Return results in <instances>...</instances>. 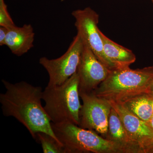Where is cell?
Returning a JSON list of instances; mask_svg holds the SVG:
<instances>
[{"instance_id":"obj_1","label":"cell","mask_w":153,"mask_h":153,"mask_svg":"<svg viewBox=\"0 0 153 153\" xmlns=\"http://www.w3.org/2000/svg\"><path fill=\"white\" fill-rule=\"evenodd\" d=\"M2 82L6 89L0 94L3 114L16 118L34 139L38 133L44 132L58 141L52 129V122L41 104V87L24 81L13 83L2 79Z\"/></svg>"},{"instance_id":"obj_2","label":"cell","mask_w":153,"mask_h":153,"mask_svg":"<svg viewBox=\"0 0 153 153\" xmlns=\"http://www.w3.org/2000/svg\"><path fill=\"white\" fill-rule=\"evenodd\" d=\"M153 79V66L136 69L114 68L92 92L108 101L121 102L147 93Z\"/></svg>"},{"instance_id":"obj_3","label":"cell","mask_w":153,"mask_h":153,"mask_svg":"<svg viewBox=\"0 0 153 153\" xmlns=\"http://www.w3.org/2000/svg\"><path fill=\"white\" fill-rule=\"evenodd\" d=\"M79 97V78L76 72L61 85H47L42 100L52 123L71 122L79 126L82 105Z\"/></svg>"},{"instance_id":"obj_4","label":"cell","mask_w":153,"mask_h":153,"mask_svg":"<svg viewBox=\"0 0 153 153\" xmlns=\"http://www.w3.org/2000/svg\"><path fill=\"white\" fill-rule=\"evenodd\" d=\"M52 129L65 153H125L113 142L71 122L54 123Z\"/></svg>"},{"instance_id":"obj_5","label":"cell","mask_w":153,"mask_h":153,"mask_svg":"<svg viewBox=\"0 0 153 153\" xmlns=\"http://www.w3.org/2000/svg\"><path fill=\"white\" fill-rule=\"evenodd\" d=\"M83 47L82 38L77 33L68 50L62 56L56 59H49L43 57L39 59V63L49 75L47 86L61 85L76 73Z\"/></svg>"},{"instance_id":"obj_6","label":"cell","mask_w":153,"mask_h":153,"mask_svg":"<svg viewBox=\"0 0 153 153\" xmlns=\"http://www.w3.org/2000/svg\"><path fill=\"white\" fill-rule=\"evenodd\" d=\"M79 92L82 102L79 126L93 130L105 138L111 108L109 102L93 92Z\"/></svg>"},{"instance_id":"obj_7","label":"cell","mask_w":153,"mask_h":153,"mask_svg":"<svg viewBox=\"0 0 153 153\" xmlns=\"http://www.w3.org/2000/svg\"><path fill=\"white\" fill-rule=\"evenodd\" d=\"M71 15L75 20V26L83 43L89 47L99 60L111 70L114 69L103 52V44L98 27L99 16L90 7L73 11Z\"/></svg>"},{"instance_id":"obj_8","label":"cell","mask_w":153,"mask_h":153,"mask_svg":"<svg viewBox=\"0 0 153 153\" xmlns=\"http://www.w3.org/2000/svg\"><path fill=\"white\" fill-rule=\"evenodd\" d=\"M111 70L100 62L89 47L83 43L76 71L79 78V91L92 92L106 79Z\"/></svg>"},{"instance_id":"obj_9","label":"cell","mask_w":153,"mask_h":153,"mask_svg":"<svg viewBox=\"0 0 153 153\" xmlns=\"http://www.w3.org/2000/svg\"><path fill=\"white\" fill-rule=\"evenodd\" d=\"M108 101L132 139L139 145L145 153H153V130L149 124L130 111L121 102Z\"/></svg>"},{"instance_id":"obj_10","label":"cell","mask_w":153,"mask_h":153,"mask_svg":"<svg viewBox=\"0 0 153 153\" xmlns=\"http://www.w3.org/2000/svg\"><path fill=\"white\" fill-rule=\"evenodd\" d=\"M105 138L116 143L125 153H145L142 148L129 135L117 113L112 107Z\"/></svg>"},{"instance_id":"obj_11","label":"cell","mask_w":153,"mask_h":153,"mask_svg":"<svg viewBox=\"0 0 153 153\" xmlns=\"http://www.w3.org/2000/svg\"><path fill=\"white\" fill-rule=\"evenodd\" d=\"M34 29L30 24H25L22 27L16 26L8 29L5 46L14 55L22 56L34 46Z\"/></svg>"},{"instance_id":"obj_12","label":"cell","mask_w":153,"mask_h":153,"mask_svg":"<svg viewBox=\"0 0 153 153\" xmlns=\"http://www.w3.org/2000/svg\"><path fill=\"white\" fill-rule=\"evenodd\" d=\"M100 34L103 42L104 55L115 68L129 67L135 61L136 57L131 50L110 40L101 31Z\"/></svg>"},{"instance_id":"obj_13","label":"cell","mask_w":153,"mask_h":153,"mask_svg":"<svg viewBox=\"0 0 153 153\" xmlns=\"http://www.w3.org/2000/svg\"><path fill=\"white\" fill-rule=\"evenodd\" d=\"M119 102L137 117L149 123L153 114V97L149 94H140Z\"/></svg>"},{"instance_id":"obj_14","label":"cell","mask_w":153,"mask_h":153,"mask_svg":"<svg viewBox=\"0 0 153 153\" xmlns=\"http://www.w3.org/2000/svg\"><path fill=\"white\" fill-rule=\"evenodd\" d=\"M35 140L41 144L44 153H65L62 144L49 134L38 133Z\"/></svg>"},{"instance_id":"obj_15","label":"cell","mask_w":153,"mask_h":153,"mask_svg":"<svg viewBox=\"0 0 153 153\" xmlns=\"http://www.w3.org/2000/svg\"><path fill=\"white\" fill-rule=\"evenodd\" d=\"M16 26L9 14L4 0H0V26L9 29Z\"/></svg>"},{"instance_id":"obj_16","label":"cell","mask_w":153,"mask_h":153,"mask_svg":"<svg viewBox=\"0 0 153 153\" xmlns=\"http://www.w3.org/2000/svg\"><path fill=\"white\" fill-rule=\"evenodd\" d=\"M8 29L5 27H0V46H5V41Z\"/></svg>"},{"instance_id":"obj_17","label":"cell","mask_w":153,"mask_h":153,"mask_svg":"<svg viewBox=\"0 0 153 153\" xmlns=\"http://www.w3.org/2000/svg\"><path fill=\"white\" fill-rule=\"evenodd\" d=\"M147 93L149 94V95H150L151 96L153 97V79L152 80V82H151L149 87L148 88Z\"/></svg>"},{"instance_id":"obj_18","label":"cell","mask_w":153,"mask_h":153,"mask_svg":"<svg viewBox=\"0 0 153 153\" xmlns=\"http://www.w3.org/2000/svg\"><path fill=\"white\" fill-rule=\"evenodd\" d=\"M149 124L150 126H151V128H152L153 130V114L152 118H151V120L150 121L149 123Z\"/></svg>"},{"instance_id":"obj_19","label":"cell","mask_w":153,"mask_h":153,"mask_svg":"<svg viewBox=\"0 0 153 153\" xmlns=\"http://www.w3.org/2000/svg\"><path fill=\"white\" fill-rule=\"evenodd\" d=\"M65 1V0H61V1Z\"/></svg>"},{"instance_id":"obj_20","label":"cell","mask_w":153,"mask_h":153,"mask_svg":"<svg viewBox=\"0 0 153 153\" xmlns=\"http://www.w3.org/2000/svg\"><path fill=\"white\" fill-rule=\"evenodd\" d=\"M152 1V3H153V0H151Z\"/></svg>"}]
</instances>
